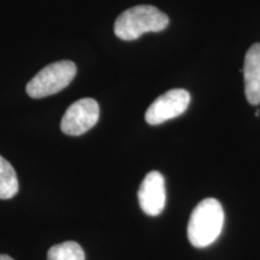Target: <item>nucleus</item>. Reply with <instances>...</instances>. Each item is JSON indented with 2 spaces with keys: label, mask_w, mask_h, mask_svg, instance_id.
I'll return each mask as SVG.
<instances>
[{
  "label": "nucleus",
  "mask_w": 260,
  "mask_h": 260,
  "mask_svg": "<svg viewBox=\"0 0 260 260\" xmlns=\"http://www.w3.org/2000/svg\"><path fill=\"white\" fill-rule=\"evenodd\" d=\"M99 105L92 98L74 103L61 118L60 129L64 134L80 136L93 128L99 121Z\"/></svg>",
  "instance_id": "4"
},
{
  "label": "nucleus",
  "mask_w": 260,
  "mask_h": 260,
  "mask_svg": "<svg viewBox=\"0 0 260 260\" xmlns=\"http://www.w3.org/2000/svg\"><path fill=\"white\" fill-rule=\"evenodd\" d=\"M245 93L249 104H260V44L249 47L243 65Z\"/></svg>",
  "instance_id": "7"
},
{
  "label": "nucleus",
  "mask_w": 260,
  "mask_h": 260,
  "mask_svg": "<svg viewBox=\"0 0 260 260\" xmlns=\"http://www.w3.org/2000/svg\"><path fill=\"white\" fill-rule=\"evenodd\" d=\"M224 225V211L217 199H204L197 205L188 223V240L197 248H205L218 239Z\"/></svg>",
  "instance_id": "1"
},
{
  "label": "nucleus",
  "mask_w": 260,
  "mask_h": 260,
  "mask_svg": "<svg viewBox=\"0 0 260 260\" xmlns=\"http://www.w3.org/2000/svg\"><path fill=\"white\" fill-rule=\"evenodd\" d=\"M0 260H14L11 256L6 255V254H0Z\"/></svg>",
  "instance_id": "10"
},
{
  "label": "nucleus",
  "mask_w": 260,
  "mask_h": 260,
  "mask_svg": "<svg viewBox=\"0 0 260 260\" xmlns=\"http://www.w3.org/2000/svg\"><path fill=\"white\" fill-rule=\"evenodd\" d=\"M190 94L186 89H171L158 96L146 111V122L151 125H158L176 118L188 109Z\"/></svg>",
  "instance_id": "5"
},
{
  "label": "nucleus",
  "mask_w": 260,
  "mask_h": 260,
  "mask_svg": "<svg viewBox=\"0 0 260 260\" xmlns=\"http://www.w3.org/2000/svg\"><path fill=\"white\" fill-rule=\"evenodd\" d=\"M86 255L79 243L67 241L51 247L47 253V260H84Z\"/></svg>",
  "instance_id": "9"
},
{
  "label": "nucleus",
  "mask_w": 260,
  "mask_h": 260,
  "mask_svg": "<svg viewBox=\"0 0 260 260\" xmlns=\"http://www.w3.org/2000/svg\"><path fill=\"white\" fill-rule=\"evenodd\" d=\"M77 73L74 61L60 60L45 67L35 75L27 84L28 95L34 99H41L53 95L71 83Z\"/></svg>",
  "instance_id": "3"
},
{
  "label": "nucleus",
  "mask_w": 260,
  "mask_h": 260,
  "mask_svg": "<svg viewBox=\"0 0 260 260\" xmlns=\"http://www.w3.org/2000/svg\"><path fill=\"white\" fill-rule=\"evenodd\" d=\"M141 210L148 216H158L162 212L167 201L165 181L159 171H151L146 175L138 191Z\"/></svg>",
  "instance_id": "6"
},
{
  "label": "nucleus",
  "mask_w": 260,
  "mask_h": 260,
  "mask_svg": "<svg viewBox=\"0 0 260 260\" xmlns=\"http://www.w3.org/2000/svg\"><path fill=\"white\" fill-rule=\"evenodd\" d=\"M18 178L12 165L0 155V199L14 198L18 191Z\"/></svg>",
  "instance_id": "8"
},
{
  "label": "nucleus",
  "mask_w": 260,
  "mask_h": 260,
  "mask_svg": "<svg viewBox=\"0 0 260 260\" xmlns=\"http://www.w3.org/2000/svg\"><path fill=\"white\" fill-rule=\"evenodd\" d=\"M169 25V17L151 5H139L125 10L115 22V34L121 40H136L148 31H161Z\"/></svg>",
  "instance_id": "2"
}]
</instances>
